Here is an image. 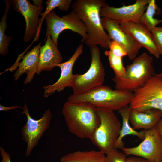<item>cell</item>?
Wrapping results in <instances>:
<instances>
[{"label": "cell", "instance_id": "obj_1", "mask_svg": "<svg viewBox=\"0 0 162 162\" xmlns=\"http://www.w3.org/2000/svg\"><path fill=\"white\" fill-rule=\"evenodd\" d=\"M106 4L104 0H76L71 8L86 26L87 39L85 43L89 47L99 45L109 49L112 40L105 32L100 17L101 8Z\"/></svg>", "mask_w": 162, "mask_h": 162}, {"label": "cell", "instance_id": "obj_2", "mask_svg": "<svg viewBox=\"0 0 162 162\" xmlns=\"http://www.w3.org/2000/svg\"><path fill=\"white\" fill-rule=\"evenodd\" d=\"M62 113L69 132L81 139L91 140L100 122L96 107L88 103L67 101Z\"/></svg>", "mask_w": 162, "mask_h": 162}, {"label": "cell", "instance_id": "obj_3", "mask_svg": "<svg viewBox=\"0 0 162 162\" xmlns=\"http://www.w3.org/2000/svg\"><path fill=\"white\" fill-rule=\"evenodd\" d=\"M133 96L132 92L113 90L109 86L102 85L83 93H73L68 98L67 101L88 103L96 107L118 110L129 104Z\"/></svg>", "mask_w": 162, "mask_h": 162}, {"label": "cell", "instance_id": "obj_4", "mask_svg": "<svg viewBox=\"0 0 162 162\" xmlns=\"http://www.w3.org/2000/svg\"><path fill=\"white\" fill-rule=\"evenodd\" d=\"M153 58L144 53L136 57L133 62L126 66L122 76H116L112 79L116 89L134 92L146 83L154 74Z\"/></svg>", "mask_w": 162, "mask_h": 162}, {"label": "cell", "instance_id": "obj_5", "mask_svg": "<svg viewBox=\"0 0 162 162\" xmlns=\"http://www.w3.org/2000/svg\"><path fill=\"white\" fill-rule=\"evenodd\" d=\"M100 122L91 140L105 154L114 149L121 129L120 122L113 110L96 107Z\"/></svg>", "mask_w": 162, "mask_h": 162}, {"label": "cell", "instance_id": "obj_6", "mask_svg": "<svg viewBox=\"0 0 162 162\" xmlns=\"http://www.w3.org/2000/svg\"><path fill=\"white\" fill-rule=\"evenodd\" d=\"M129 104L132 110L142 112L154 109L162 112V78L154 74L144 86L133 93Z\"/></svg>", "mask_w": 162, "mask_h": 162}, {"label": "cell", "instance_id": "obj_7", "mask_svg": "<svg viewBox=\"0 0 162 162\" xmlns=\"http://www.w3.org/2000/svg\"><path fill=\"white\" fill-rule=\"evenodd\" d=\"M89 49L91 55V65L85 74L74 75L71 87L73 93H83L103 85L104 81L105 70L100 60V48L98 46H93Z\"/></svg>", "mask_w": 162, "mask_h": 162}, {"label": "cell", "instance_id": "obj_8", "mask_svg": "<svg viewBox=\"0 0 162 162\" xmlns=\"http://www.w3.org/2000/svg\"><path fill=\"white\" fill-rule=\"evenodd\" d=\"M46 30L45 41L49 35L56 44L58 45L59 35L63 31L69 29L77 33L82 38L81 42H85L87 39V29L84 23L73 10L69 14L60 17L53 10L50 12L46 16Z\"/></svg>", "mask_w": 162, "mask_h": 162}, {"label": "cell", "instance_id": "obj_9", "mask_svg": "<svg viewBox=\"0 0 162 162\" xmlns=\"http://www.w3.org/2000/svg\"><path fill=\"white\" fill-rule=\"evenodd\" d=\"M22 110V112L26 116L27 121L22 128L21 133L22 140L27 143L25 155L28 157L34 148L38 145L44 132L49 128L52 115L50 110L48 109L45 110L40 119H35L29 114L26 102Z\"/></svg>", "mask_w": 162, "mask_h": 162}, {"label": "cell", "instance_id": "obj_10", "mask_svg": "<svg viewBox=\"0 0 162 162\" xmlns=\"http://www.w3.org/2000/svg\"><path fill=\"white\" fill-rule=\"evenodd\" d=\"M145 136L137 146L122 149L126 155H132L143 158L150 162L162 161V138L156 127L144 130Z\"/></svg>", "mask_w": 162, "mask_h": 162}, {"label": "cell", "instance_id": "obj_11", "mask_svg": "<svg viewBox=\"0 0 162 162\" xmlns=\"http://www.w3.org/2000/svg\"><path fill=\"white\" fill-rule=\"evenodd\" d=\"M14 10L24 17L26 29L23 40L28 42L38 34L39 26V17L43 10V1L34 0L33 4L26 0H11Z\"/></svg>", "mask_w": 162, "mask_h": 162}, {"label": "cell", "instance_id": "obj_12", "mask_svg": "<svg viewBox=\"0 0 162 162\" xmlns=\"http://www.w3.org/2000/svg\"><path fill=\"white\" fill-rule=\"evenodd\" d=\"M150 0H136L134 4L120 8L110 6L106 4L100 10V16L122 22H139L146 11Z\"/></svg>", "mask_w": 162, "mask_h": 162}, {"label": "cell", "instance_id": "obj_13", "mask_svg": "<svg viewBox=\"0 0 162 162\" xmlns=\"http://www.w3.org/2000/svg\"><path fill=\"white\" fill-rule=\"evenodd\" d=\"M83 44L81 42L68 60L56 65V67L60 68L61 70L60 77L53 84L43 87L44 90V97L47 98L56 91L60 92L66 87H71L74 75L72 73L73 68L77 58L83 53Z\"/></svg>", "mask_w": 162, "mask_h": 162}, {"label": "cell", "instance_id": "obj_14", "mask_svg": "<svg viewBox=\"0 0 162 162\" xmlns=\"http://www.w3.org/2000/svg\"><path fill=\"white\" fill-rule=\"evenodd\" d=\"M122 30L129 35L136 43L146 49L157 58L160 54L151 31L140 22H122L119 23Z\"/></svg>", "mask_w": 162, "mask_h": 162}, {"label": "cell", "instance_id": "obj_15", "mask_svg": "<svg viewBox=\"0 0 162 162\" xmlns=\"http://www.w3.org/2000/svg\"><path fill=\"white\" fill-rule=\"evenodd\" d=\"M101 20L104 28L107 31L112 40L123 46L127 50L129 58L131 60L134 59L142 47L129 35L122 30L118 22L105 17L101 18Z\"/></svg>", "mask_w": 162, "mask_h": 162}, {"label": "cell", "instance_id": "obj_16", "mask_svg": "<svg viewBox=\"0 0 162 162\" xmlns=\"http://www.w3.org/2000/svg\"><path fill=\"white\" fill-rule=\"evenodd\" d=\"M57 46L50 36L46 37L44 45L40 48L39 62L36 73L38 75L44 70L50 71L62 63L63 57Z\"/></svg>", "mask_w": 162, "mask_h": 162}, {"label": "cell", "instance_id": "obj_17", "mask_svg": "<svg viewBox=\"0 0 162 162\" xmlns=\"http://www.w3.org/2000/svg\"><path fill=\"white\" fill-rule=\"evenodd\" d=\"M41 43L34 46L30 51L22 57V61L16 64L18 68L13 76L14 80L16 81L24 73L26 74L24 83L27 84L33 79L36 73L39 62L40 48Z\"/></svg>", "mask_w": 162, "mask_h": 162}, {"label": "cell", "instance_id": "obj_18", "mask_svg": "<svg viewBox=\"0 0 162 162\" xmlns=\"http://www.w3.org/2000/svg\"><path fill=\"white\" fill-rule=\"evenodd\" d=\"M162 117V112L157 109H151L144 111L131 110L129 122L135 130L151 129L155 127Z\"/></svg>", "mask_w": 162, "mask_h": 162}, {"label": "cell", "instance_id": "obj_19", "mask_svg": "<svg viewBox=\"0 0 162 162\" xmlns=\"http://www.w3.org/2000/svg\"><path fill=\"white\" fill-rule=\"evenodd\" d=\"M131 110V109L128 105L118 110L122 118V125L119 136L115 144L114 149H122L124 147L123 139L126 135H131L135 136L142 140H143L145 138V132L144 130L137 131L130 125L129 118Z\"/></svg>", "mask_w": 162, "mask_h": 162}, {"label": "cell", "instance_id": "obj_20", "mask_svg": "<svg viewBox=\"0 0 162 162\" xmlns=\"http://www.w3.org/2000/svg\"><path fill=\"white\" fill-rule=\"evenodd\" d=\"M100 151L78 150L62 156L60 162H105L106 156Z\"/></svg>", "mask_w": 162, "mask_h": 162}, {"label": "cell", "instance_id": "obj_21", "mask_svg": "<svg viewBox=\"0 0 162 162\" xmlns=\"http://www.w3.org/2000/svg\"><path fill=\"white\" fill-rule=\"evenodd\" d=\"M155 0H150L147 8L142 16L139 22L146 26L150 31L156 26L162 23V20H159L154 17L160 10Z\"/></svg>", "mask_w": 162, "mask_h": 162}, {"label": "cell", "instance_id": "obj_22", "mask_svg": "<svg viewBox=\"0 0 162 162\" xmlns=\"http://www.w3.org/2000/svg\"><path fill=\"white\" fill-rule=\"evenodd\" d=\"M6 4V8L4 15L0 22V54L4 56L8 53L9 46L10 42L12 40L11 37L5 34L7 26V14L8 13L11 2L10 0H5Z\"/></svg>", "mask_w": 162, "mask_h": 162}, {"label": "cell", "instance_id": "obj_23", "mask_svg": "<svg viewBox=\"0 0 162 162\" xmlns=\"http://www.w3.org/2000/svg\"><path fill=\"white\" fill-rule=\"evenodd\" d=\"M72 2V0H48L46 3V10L40 14L42 16L39 19V26L38 35H39L40 32L42 22L46 15L51 11L56 8L62 11H68Z\"/></svg>", "mask_w": 162, "mask_h": 162}, {"label": "cell", "instance_id": "obj_24", "mask_svg": "<svg viewBox=\"0 0 162 162\" xmlns=\"http://www.w3.org/2000/svg\"><path fill=\"white\" fill-rule=\"evenodd\" d=\"M104 53L108 57L110 66L115 72V76L121 77L124 76L126 68L123 66L122 58L115 56L110 50H106Z\"/></svg>", "mask_w": 162, "mask_h": 162}, {"label": "cell", "instance_id": "obj_25", "mask_svg": "<svg viewBox=\"0 0 162 162\" xmlns=\"http://www.w3.org/2000/svg\"><path fill=\"white\" fill-rule=\"evenodd\" d=\"M126 156L125 153L114 148L106 154L105 162H127Z\"/></svg>", "mask_w": 162, "mask_h": 162}, {"label": "cell", "instance_id": "obj_26", "mask_svg": "<svg viewBox=\"0 0 162 162\" xmlns=\"http://www.w3.org/2000/svg\"><path fill=\"white\" fill-rule=\"evenodd\" d=\"M110 50L115 56L122 58L127 56V52L125 48L119 43L112 40L109 46Z\"/></svg>", "mask_w": 162, "mask_h": 162}, {"label": "cell", "instance_id": "obj_27", "mask_svg": "<svg viewBox=\"0 0 162 162\" xmlns=\"http://www.w3.org/2000/svg\"><path fill=\"white\" fill-rule=\"evenodd\" d=\"M151 32L159 52L162 55V27L156 26Z\"/></svg>", "mask_w": 162, "mask_h": 162}, {"label": "cell", "instance_id": "obj_28", "mask_svg": "<svg viewBox=\"0 0 162 162\" xmlns=\"http://www.w3.org/2000/svg\"><path fill=\"white\" fill-rule=\"evenodd\" d=\"M0 152L2 158L1 162H11L10 155L1 146L0 147Z\"/></svg>", "mask_w": 162, "mask_h": 162}, {"label": "cell", "instance_id": "obj_29", "mask_svg": "<svg viewBox=\"0 0 162 162\" xmlns=\"http://www.w3.org/2000/svg\"><path fill=\"white\" fill-rule=\"evenodd\" d=\"M127 162H150L143 158L135 156L127 158Z\"/></svg>", "mask_w": 162, "mask_h": 162}, {"label": "cell", "instance_id": "obj_30", "mask_svg": "<svg viewBox=\"0 0 162 162\" xmlns=\"http://www.w3.org/2000/svg\"><path fill=\"white\" fill-rule=\"evenodd\" d=\"M18 108H21L22 109L21 106H11L7 107L0 104V111H6L8 110H12Z\"/></svg>", "mask_w": 162, "mask_h": 162}, {"label": "cell", "instance_id": "obj_31", "mask_svg": "<svg viewBox=\"0 0 162 162\" xmlns=\"http://www.w3.org/2000/svg\"><path fill=\"white\" fill-rule=\"evenodd\" d=\"M156 127L159 135L162 138V120L159 121Z\"/></svg>", "mask_w": 162, "mask_h": 162}, {"label": "cell", "instance_id": "obj_32", "mask_svg": "<svg viewBox=\"0 0 162 162\" xmlns=\"http://www.w3.org/2000/svg\"><path fill=\"white\" fill-rule=\"evenodd\" d=\"M156 75L162 78V73L159 74H155Z\"/></svg>", "mask_w": 162, "mask_h": 162}, {"label": "cell", "instance_id": "obj_33", "mask_svg": "<svg viewBox=\"0 0 162 162\" xmlns=\"http://www.w3.org/2000/svg\"><path fill=\"white\" fill-rule=\"evenodd\" d=\"M156 162H162V161H158Z\"/></svg>", "mask_w": 162, "mask_h": 162}]
</instances>
